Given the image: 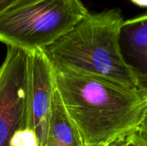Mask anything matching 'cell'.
Here are the masks:
<instances>
[{"mask_svg":"<svg viewBox=\"0 0 147 146\" xmlns=\"http://www.w3.org/2000/svg\"><path fill=\"white\" fill-rule=\"evenodd\" d=\"M54 75L56 89L84 146H108L139 127L147 108L139 93L96 77L57 70Z\"/></svg>","mask_w":147,"mask_h":146,"instance_id":"6da1fadb","label":"cell"},{"mask_svg":"<svg viewBox=\"0 0 147 146\" xmlns=\"http://www.w3.org/2000/svg\"><path fill=\"white\" fill-rule=\"evenodd\" d=\"M123 21L119 9L89 13L42 51L54 70L102 78L139 93L119 51Z\"/></svg>","mask_w":147,"mask_h":146,"instance_id":"7a4b0ae2","label":"cell"},{"mask_svg":"<svg viewBox=\"0 0 147 146\" xmlns=\"http://www.w3.org/2000/svg\"><path fill=\"white\" fill-rule=\"evenodd\" d=\"M89 13L82 0H17L0 14V42L44 50Z\"/></svg>","mask_w":147,"mask_h":146,"instance_id":"3957f363","label":"cell"},{"mask_svg":"<svg viewBox=\"0 0 147 146\" xmlns=\"http://www.w3.org/2000/svg\"><path fill=\"white\" fill-rule=\"evenodd\" d=\"M28 52L8 46L0 66V146H10L14 133L27 127Z\"/></svg>","mask_w":147,"mask_h":146,"instance_id":"277c9868","label":"cell"},{"mask_svg":"<svg viewBox=\"0 0 147 146\" xmlns=\"http://www.w3.org/2000/svg\"><path fill=\"white\" fill-rule=\"evenodd\" d=\"M56 90L54 70L42 50L28 52L27 126L44 146Z\"/></svg>","mask_w":147,"mask_h":146,"instance_id":"5b68a950","label":"cell"},{"mask_svg":"<svg viewBox=\"0 0 147 146\" xmlns=\"http://www.w3.org/2000/svg\"><path fill=\"white\" fill-rule=\"evenodd\" d=\"M121 59L147 101V14L123 21L118 32Z\"/></svg>","mask_w":147,"mask_h":146,"instance_id":"8992f818","label":"cell"},{"mask_svg":"<svg viewBox=\"0 0 147 146\" xmlns=\"http://www.w3.org/2000/svg\"><path fill=\"white\" fill-rule=\"evenodd\" d=\"M44 146H84L57 89L53 99Z\"/></svg>","mask_w":147,"mask_h":146,"instance_id":"52a82bcc","label":"cell"},{"mask_svg":"<svg viewBox=\"0 0 147 146\" xmlns=\"http://www.w3.org/2000/svg\"><path fill=\"white\" fill-rule=\"evenodd\" d=\"M10 146H40L38 138L28 126L17 130L10 139Z\"/></svg>","mask_w":147,"mask_h":146,"instance_id":"ba28073f","label":"cell"},{"mask_svg":"<svg viewBox=\"0 0 147 146\" xmlns=\"http://www.w3.org/2000/svg\"><path fill=\"white\" fill-rule=\"evenodd\" d=\"M124 139L127 146H147V137L138 128L124 136Z\"/></svg>","mask_w":147,"mask_h":146,"instance_id":"9c48e42d","label":"cell"},{"mask_svg":"<svg viewBox=\"0 0 147 146\" xmlns=\"http://www.w3.org/2000/svg\"><path fill=\"white\" fill-rule=\"evenodd\" d=\"M138 129L145 135L147 137V108L145 111V114L143 115V118L140 123V126L138 127Z\"/></svg>","mask_w":147,"mask_h":146,"instance_id":"30bf717a","label":"cell"},{"mask_svg":"<svg viewBox=\"0 0 147 146\" xmlns=\"http://www.w3.org/2000/svg\"><path fill=\"white\" fill-rule=\"evenodd\" d=\"M16 1L17 0H0V14Z\"/></svg>","mask_w":147,"mask_h":146,"instance_id":"8fae6325","label":"cell"},{"mask_svg":"<svg viewBox=\"0 0 147 146\" xmlns=\"http://www.w3.org/2000/svg\"><path fill=\"white\" fill-rule=\"evenodd\" d=\"M108 146H127V145H126L124 137H122V138H120V139H116L113 143L109 144Z\"/></svg>","mask_w":147,"mask_h":146,"instance_id":"7c38bea8","label":"cell"},{"mask_svg":"<svg viewBox=\"0 0 147 146\" xmlns=\"http://www.w3.org/2000/svg\"><path fill=\"white\" fill-rule=\"evenodd\" d=\"M134 4L140 7H147V0H131Z\"/></svg>","mask_w":147,"mask_h":146,"instance_id":"4fadbf2b","label":"cell"}]
</instances>
